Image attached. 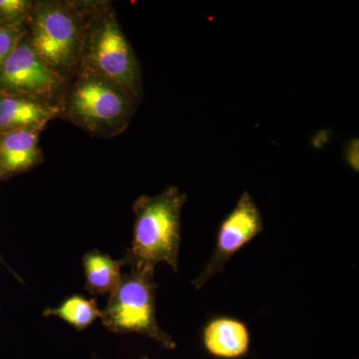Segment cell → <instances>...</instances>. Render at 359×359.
<instances>
[{
    "mask_svg": "<svg viewBox=\"0 0 359 359\" xmlns=\"http://www.w3.org/2000/svg\"><path fill=\"white\" fill-rule=\"evenodd\" d=\"M154 271L130 269L110 294L102 311L104 327L116 334L150 337L164 348H176V342L160 327L156 316Z\"/></svg>",
    "mask_w": 359,
    "mask_h": 359,
    "instance_id": "obj_5",
    "label": "cell"
},
{
    "mask_svg": "<svg viewBox=\"0 0 359 359\" xmlns=\"http://www.w3.org/2000/svg\"><path fill=\"white\" fill-rule=\"evenodd\" d=\"M203 344L208 353L221 359H238L249 351V328L242 321L229 316L212 318L203 328Z\"/></svg>",
    "mask_w": 359,
    "mask_h": 359,
    "instance_id": "obj_9",
    "label": "cell"
},
{
    "mask_svg": "<svg viewBox=\"0 0 359 359\" xmlns=\"http://www.w3.org/2000/svg\"><path fill=\"white\" fill-rule=\"evenodd\" d=\"M68 81L45 62L26 33L0 67V94L29 99L59 110Z\"/></svg>",
    "mask_w": 359,
    "mask_h": 359,
    "instance_id": "obj_6",
    "label": "cell"
},
{
    "mask_svg": "<svg viewBox=\"0 0 359 359\" xmlns=\"http://www.w3.org/2000/svg\"><path fill=\"white\" fill-rule=\"evenodd\" d=\"M358 139H353L349 142L346 150V163L356 172L358 171Z\"/></svg>",
    "mask_w": 359,
    "mask_h": 359,
    "instance_id": "obj_15",
    "label": "cell"
},
{
    "mask_svg": "<svg viewBox=\"0 0 359 359\" xmlns=\"http://www.w3.org/2000/svg\"><path fill=\"white\" fill-rule=\"evenodd\" d=\"M41 129H20L0 134V181L25 173L41 165Z\"/></svg>",
    "mask_w": 359,
    "mask_h": 359,
    "instance_id": "obj_8",
    "label": "cell"
},
{
    "mask_svg": "<svg viewBox=\"0 0 359 359\" xmlns=\"http://www.w3.org/2000/svg\"><path fill=\"white\" fill-rule=\"evenodd\" d=\"M100 0H34L28 39L45 62L70 80L79 67L87 22Z\"/></svg>",
    "mask_w": 359,
    "mask_h": 359,
    "instance_id": "obj_1",
    "label": "cell"
},
{
    "mask_svg": "<svg viewBox=\"0 0 359 359\" xmlns=\"http://www.w3.org/2000/svg\"><path fill=\"white\" fill-rule=\"evenodd\" d=\"M142 359H150V358H146V356H145V358H143Z\"/></svg>",
    "mask_w": 359,
    "mask_h": 359,
    "instance_id": "obj_16",
    "label": "cell"
},
{
    "mask_svg": "<svg viewBox=\"0 0 359 359\" xmlns=\"http://www.w3.org/2000/svg\"><path fill=\"white\" fill-rule=\"evenodd\" d=\"M27 32V27H7L0 25V67Z\"/></svg>",
    "mask_w": 359,
    "mask_h": 359,
    "instance_id": "obj_14",
    "label": "cell"
},
{
    "mask_svg": "<svg viewBox=\"0 0 359 359\" xmlns=\"http://www.w3.org/2000/svg\"><path fill=\"white\" fill-rule=\"evenodd\" d=\"M43 316H55L69 323L77 330H83L102 316L95 299H89L81 295H73L65 299L57 308L45 309Z\"/></svg>",
    "mask_w": 359,
    "mask_h": 359,
    "instance_id": "obj_12",
    "label": "cell"
},
{
    "mask_svg": "<svg viewBox=\"0 0 359 359\" xmlns=\"http://www.w3.org/2000/svg\"><path fill=\"white\" fill-rule=\"evenodd\" d=\"M33 0H0V25L7 27H27Z\"/></svg>",
    "mask_w": 359,
    "mask_h": 359,
    "instance_id": "obj_13",
    "label": "cell"
},
{
    "mask_svg": "<svg viewBox=\"0 0 359 359\" xmlns=\"http://www.w3.org/2000/svg\"><path fill=\"white\" fill-rule=\"evenodd\" d=\"M78 69L100 75L128 91L139 104L143 101L140 61L111 1L100 0L89 18Z\"/></svg>",
    "mask_w": 359,
    "mask_h": 359,
    "instance_id": "obj_4",
    "label": "cell"
},
{
    "mask_svg": "<svg viewBox=\"0 0 359 359\" xmlns=\"http://www.w3.org/2000/svg\"><path fill=\"white\" fill-rule=\"evenodd\" d=\"M59 114L60 110L54 106L0 94V134L20 129L44 130Z\"/></svg>",
    "mask_w": 359,
    "mask_h": 359,
    "instance_id": "obj_10",
    "label": "cell"
},
{
    "mask_svg": "<svg viewBox=\"0 0 359 359\" xmlns=\"http://www.w3.org/2000/svg\"><path fill=\"white\" fill-rule=\"evenodd\" d=\"M186 202V194L174 186L135 201L133 240L124 257L126 266L154 271L158 264L165 263L178 271L181 214Z\"/></svg>",
    "mask_w": 359,
    "mask_h": 359,
    "instance_id": "obj_3",
    "label": "cell"
},
{
    "mask_svg": "<svg viewBox=\"0 0 359 359\" xmlns=\"http://www.w3.org/2000/svg\"><path fill=\"white\" fill-rule=\"evenodd\" d=\"M85 289L91 294H111L122 278V268L126 266L124 257L112 259L98 250H91L83 257Z\"/></svg>",
    "mask_w": 359,
    "mask_h": 359,
    "instance_id": "obj_11",
    "label": "cell"
},
{
    "mask_svg": "<svg viewBox=\"0 0 359 359\" xmlns=\"http://www.w3.org/2000/svg\"><path fill=\"white\" fill-rule=\"evenodd\" d=\"M263 229V216L257 203L249 192L243 193L235 208L219 226L211 259L193 282L195 289H202L205 283L223 271L224 264L231 257L254 240Z\"/></svg>",
    "mask_w": 359,
    "mask_h": 359,
    "instance_id": "obj_7",
    "label": "cell"
},
{
    "mask_svg": "<svg viewBox=\"0 0 359 359\" xmlns=\"http://www.w3.org/2000/svg\"><path fill=\"white\" fill-rule=\"evenodd\" d=\"M128 91L91 71L78 69L68 81L59 118L95 138L124 133L138 106Z\"/></svg>",
    "mask_w": 359,
    "mask_h": 359,
    "instance_id": "obj_2",
    "label": "cell"
}]
</instances>
